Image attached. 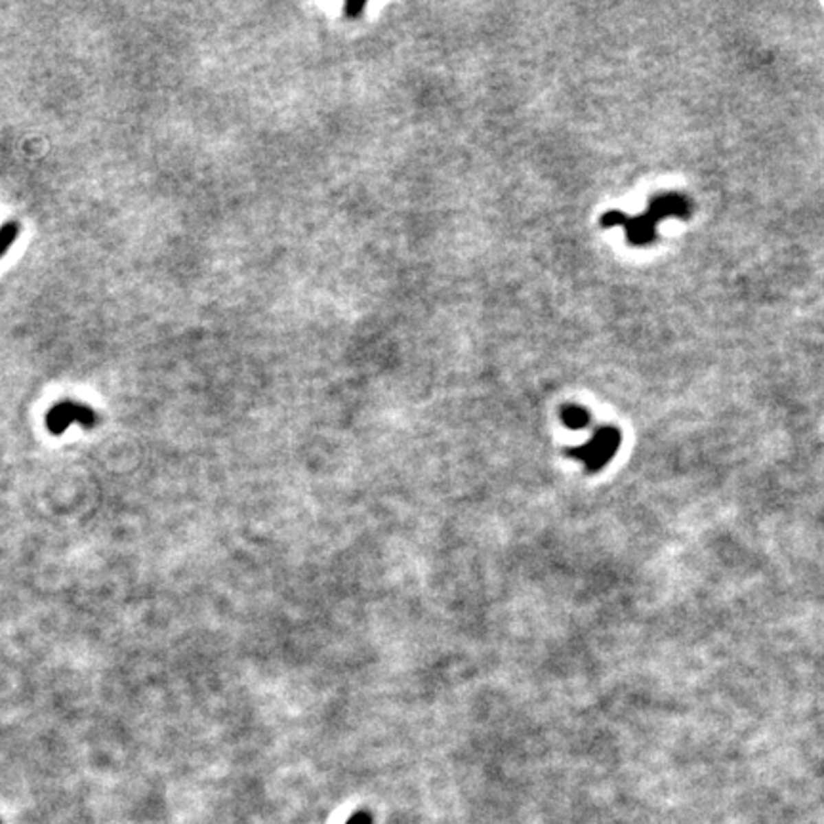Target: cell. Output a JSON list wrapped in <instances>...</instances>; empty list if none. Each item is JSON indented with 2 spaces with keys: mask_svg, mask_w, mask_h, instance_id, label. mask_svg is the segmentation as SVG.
Masks as SVG:
<instances>
[{
  "mask_svg": "<svg viewBox=\"0 0 824 824\" xmlns=\"http://www.w3.org/2000/svg\"><path fill=\"white\" fill-rule=\"evenodd\" d=\"M19 231H21V225L17 221H6L0 227V258L8 252L10 247L14 245V241L19 237Z\"/></svg>",
  "mask_w": 824,
  "mask_h": 824,
  "instance_id": "cell-6",
  "label": "cell"
},
{
  "mask_svg": "<svg viewBox=\"0 0 824 824\" xmlns=\"http://www.w3.org/2000/svg\"><path fill=\"white\" fill-rule=\"evenodd\" d=\"M561 420L569 430H584L590 424V412L578 405H567L561 408Z\"/></svg>",
  "mask_w": 824,
  "mask_h": 824,
  "instance_id": "cell-5",
  "label": "cell"
},
{
  "mask_svg": "<svg viewBox=\"0 0 824 824\" xmlns=\"http://www.w3.org/2000/svg\"><path fill=\"white\" fill-rule=\"evenodd\" d=\"M619 447H621V432L612 425H603L595 432L586 445L569 449L567 452L572 458L580 460L590 474H595L611 462Z\"/></svg>",
  "mask_w": 824,
  "mask_h": 824,
  "instance_id": "cell-1",
  "label": "cell"
},
{
  "mask_svg": "<svg viewBox=\"0 0 824 824\" xmlns=\"http://www.w3.org/2000/svg\"><path fill=\"white\" fill-rule=\"evenodd\" d=\"M346 824H372V815L366 811H357L355 815H351Z\"/></svg>",
  "mask_w": 824,
  "mask_h": 824,
  "instance_id": "cell-9",
  "label": "cell"
},
{
  "mask_svg": "<svg viewBox=\"0 0 824 824\" xmlns=\"http://www.w3.org/2000/svg\"><path fill=\"white\" fill-rule=\"evenodd\" d=\"M366 8V2H346L344 4V16L348 17H357L361 16V12Z\"/></svg>",
  "mask_w": 824,
  "mask_h": 824,
  "instance_id": "cell-8",
  "label": "cell"
},
{
  "mask_svg": "<svg viewBox=\"0 0 824 824\" xmlns=\"http://www.w3.org/2000/svg\"><path fill=\"white\" fill-rule=\"evenodd\" d=\"M73 422H78L85 427H93L96 422H98V416H96V412L90 407L80 405V403H73V401L58 403L46 414V427L54 435L63 434L69 427V424H73Z\"/></svg>",
  "mask_w": 824,
  "mask_h": 824,
  "instance_id": "cell-2",
  "label": "cell"
},
{
  "mask_svg": "<svg viewBox=\"0 0 824 824\" xmlns=\"http://www.w3.org/2000/svg\"><path fill=\"white\" fill-rule=\"evenodd\" d=\"M626 220H628V216H626L624 212H621V210H609V212L603 214V218H601V225H605V227H612V225H624Z\"/></svg>",
  "mask_w": 824,
  "mask_h": 824,
  "instance_id": "cell-7",
  "label": "cell"
},
{
  "mask_svg": "<svg viewBox=\"0 0 824 824\" xmlns=\"http://www.w3.org/2000/svg\"><path fill=\"white\" fill-rule=\"evenodd\" d=\"M647 212L653 216L654 220L660 221L664 218H689L691 216V204L685 197L678 193H666V195L654 197Z\"/></svg>",
  "mask_w": 824,
  "mask_h": 824,
  "instance_id": "cell-3",
  "label": "cell"
},
{
  "mask_svg": "<svg viewBox=\"0 0 824 824\" xmlns=\"http://www.w3.org/2000/svg\"><path fill=\"white\" fill-rule=\"evenodd\" d=\"M656 223H658V221L654 220L649 212L639 214V216H634V218H628L626 223H624L626 237H628V241L632 245H649V243L654 241V237H656V233H654Z\"/></svg>",
  "mask_w": 824,
  "mask_h": 824,
  "instance_id": "cell-4",
  "label": "cell"
}]
</instances>
